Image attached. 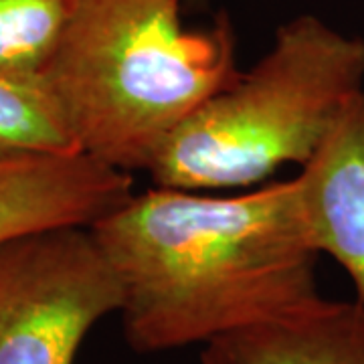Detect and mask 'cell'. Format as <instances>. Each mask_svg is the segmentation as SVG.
<instances>
[{
    "mask_svg": "<svg viewBox=\"0 0 364 364\" xmlns=\"http://www.w3.org/2000/svg\"><path fill=\"white\" fill-rule=\"evenodd\" d=\"M90 231L136 352L207 344L320 296L298 176L233 196L156 184Z\"/></svg>",
    "mask_w": 364,
    "mask_h": 364,
    "instance_id": "obj_1",
    "label": "cell"
},
{
    "mask_svg": "<svg viewBox=\"0 0 364 364\" xmlns=\"http://www.w3.org/2000/svg\"><path fill=\"white\" fill-rule=\"evenodd\" d=\"M184 0H69L45 83L77 148L124 172L241 75L231 18L186 28Z\"/></svg>",
    "mask_w": 364,
    "mask_h": 364,
    "instance_id": "obj_2",
    "label": "cell"
},
{
    "mask_svg": "<svg viewBox=\"0 0 364 364\" xmlns=\"http://www.w3.org/2000/svg\"><path fill=\"white\" fill-rule=\"evenodd\" d=\"M364 90V41L314 14L275 31L272 47L182 122L148 174L186 191L247 188L306 166Z\"/></svg>",
    "mask_w": 364,
    "mask_h": 364,
    "instance_id": "obj_3",
    "label": "cell"
},
{
    "mask_svg": "<svg viewBox=\"0 0 364 364\" xmlns=\"http://www.w3.org/2000/svg\"><path fill=\"white\" fill-rule=\"evenodd\" d=\"M119 304L90 227L0 241V364H73L87 332Z\"/></svg>",
    "mask_w": 364,
    "mask_h": 364,
    "instance_id": "obj_4",
    "label": "cell"
},
{
    "mask_svg": "<svg viewBox=\"0 0 364 364\" xmlns=\"http://www.w3.org/2000/svg\"><path fill=\"white\" fill-rule=\"evenodd\" d=\"M132 193L130 172L85 152L0 160V241L53 227H91Z\"/></svg>",
    "mask_w": 364,
    "mask_h": 364,
    "instance_id": "obj_5",
    "label": "cell"
},
{
    "mask_svg": "<svg viewBox=\"0 0 364 364\" xmlns=\"http://www.w3.org/2000/svg\"><path fill=\"white\" fill-rule=\"evenodd\" d=\"M298 181L312 245L342 265L364 306V90Z\"/></svg>",
    "mask_w": 364,
    "mask_h": 364,
    "instance_id": "obj_6",
    "label": "cell"
},
{
    "mask_svg": "<svg viewBox=\"0 0 364 364\" xmlns=\"http://www.w3.org/2000/svg\"><path fill=\"white\" fill-rule=\"evenodd\" d=\"M200 364H364V306L322 296L205 344Z\"/></svg>",
    "mask_w": 364,
    "mask_h": 364,
    "instance_id": "obj_7",
    "label": "cell"
},
{
    "mask_svg": "<svg viewBox=\"0 0 364 364\" xmlns=\"http://www.w3.org/2000/svg\"><path fill=\"white\" fill-rule=\"evenodd\" d=\"M81 152L45 79L0 75V160Z\"/></svg>",
    "mask_w": 364,
    "mask_h": 364,
    "instance_id": "obj_8",
    "label": "cell"
},
{
    "mask_svg": "<svg viewBox=\"0 0 364 364\" xmlns=\"http://www.w3.org/2000/svg\"><path fill=\"white\" fill-rule=\"evenodd\" d=\"M69 0H0V75L45 79Z\"/></svg>",
    "mask_w": 364,
    "mask_h": 364,
    "instance_id": "obj_9",
    "label": "cell"
},
{
    "mask_svg": "<svg viewBox=\"0 0 364 364\" xmlns=\"http://www.w3.org/2000/svg\"><path fill=\"white\" fill-rule=\"evenodd\" d=\"M184 2H198V0H184Z\"/></svg>",
    "mask_w": 364,
    "mask_h": 364,
    "instance_id": "obj_10",
    "label": "cell"
}]
</instances>
